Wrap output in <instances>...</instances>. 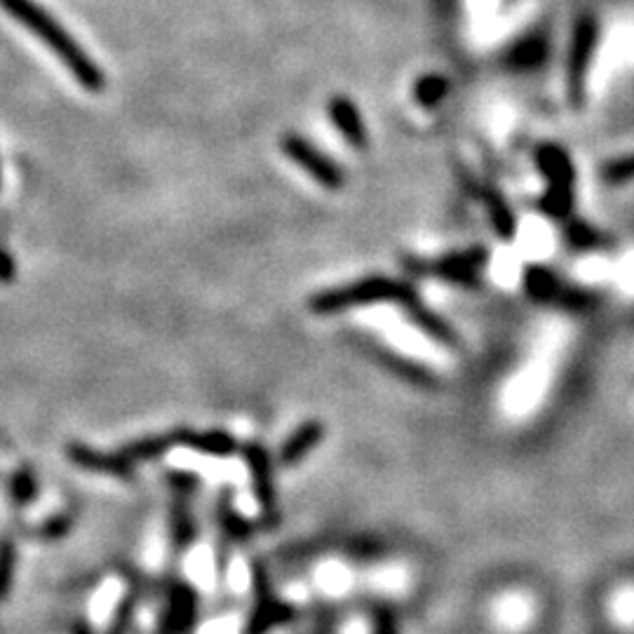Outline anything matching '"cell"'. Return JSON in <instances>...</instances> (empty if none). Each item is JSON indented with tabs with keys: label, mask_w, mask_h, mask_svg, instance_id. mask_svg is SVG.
Wrapping results in <instances>:
<instances>
[{
	"label": "cell",
	"mask_w": 634,
	"mask_h": 634,
	"mask_svg": "<svg viewBox=\"0 0 634 634\" xmlns=\"http://www.w3.org/2000/svg\"><path fill=\"white\" fill-rule=\"evenodd\" d=\"M177 442V435L170 437H146V440H139L125 447L120 454H123L130 463H139V461H151V458L165 454L170 449V444Z\"/></svg>",
	"instance_id": "8fae6325"
},
{
	"label": "cell",
	"mask_w": 634,
	"mask_h": 634,
	"mask_svg": "<svg viewBox=\"0 0 634 634\" xmlns=\"http://www.w3.org/2000/svg\"><path fill=\"white\" fill-rule=\"evenodd\" d=\"M322 437H325V426H322V423L310 421L306 423V426H301L285 444H282V451H280L282 465L299 463L301 458L315 447V444H320Z\"/></svg>",
	"instance_id": "ba28073f"
},
{
	"label": "cell",
	"mask_w": 634,
	"mask_h": 634,
	"mask_svg": "<svg viewBox=\"0 0 634 634\" xmlns=\"http://www.w3.org/2000/svg\"><path fill=\"white\" fill-rule=\"evenodd\" d=\"M444 97V83L440 78H423L421 83L416 85V99L421 104H435Z\"/></svg>",
	"instance_id": "5bb4252c"
},
{
	"label": "cell",
	"mask_w": 634,
	"mask_h": 634,
	"mask_svg": "<svg viewBox=\"0 0 634 634\" xmlns=\"http://www.w3.org/2000/svg\"><path fill=\"white\" fill-rule=\"evenodd\" d=\"M10 494H12V498H15V503H19V505L31 503L33 498L38 496V480H36V475H33L31 468H19L15 475H12Z\"/></svg>",
	"instance_id": "4fadbf2b"
},
{
	"label": "cell",
	"mask_w": 634,
	"mask_h": 634,
	"mask_svg": "<svg viewBox=\"0 0 634 634\" xmlns=\"http://www.w3.org/2000/svg\"><path fill=\"white\" fill-rule=\"evenodd\" d=\"M177 442L188 444V447L198 449V451H202V454H212V456H228L235 451V442L224 433L195 435V433H188V430H184V433H177Z\"/></svg>",
	"instance_id": "9c48e42d"
},
{
	"label": "cell",
	"mask_w": 634,
	"mask_h": 634,
	"mask_svg": "<svg viewBox=\"0 0 634 634\" xmlns=\"http://www.w3.org/2000/svg\"><path fill=\"white\" fill-rule=\"evenodd\" d=\"M245 456L249 465H252L256 496H259L263 510L271 512L275 498H273V475H271V461H268V454L261 447L252 444V447L245 449Z\"/></svg>",
	"instance_id": "8992f818"
},
{
	"label": "cell",
	"mask_w": 634,
	"mask_h": 634,
	"mask_svg": "<svg viewBox=\"0 0 634 634\" xmlns=\"http://www.w3.org/2000/svg\"><path fill=\"white\" fill-rule=\"evenodd\" d=\"M66 531H69V519L59 517V519H52L50 524H45L40 534H43L45 538H59V536H64Z\"/></svg>",
	"instance_id": "2e32d148"
},
{
	"label": "cell",
	"mask_w": 634,
	"mask_h": 634,
	"mask_svg": "<svg viewBox=\"0 0 634 634\" xmlns=\"http://www.w3.org/2000/svg\"><path fill=\"white\" fill-rule=\"evenodd\" d=\"M287 618H292V611L287 606H282L275 599H263V602L256 606L252 620H249L247 634H263L266 630H271L275 623H285Z\"/></svg>",
	"instance_id": "30bf717a"
},
{
	"label": "cell",
	"mask_w": 634,
	"mask_h": 634,
	"mask_svg": "<svg viewBox=\"0 0 634 634\" xmlns=\"http://www.w3.org/2000/svg\"><path fill=\"white\" fill-rule=\"evenodd\" d=\"M414 294L407 285L402 282L388 280V278H369L357 282V285L343 287V289H329V292L317 294L310 301V308L315 313H339V310L364 306V303H376V301H407Z\"/></svg>",
	"instance_id": "7a4b0ae2"
},
{
	"label": "cell",
	"mask_w": 634,
	"mask_h": 634,
	"mask_svg": "<svg viewBox=\"0 0 634 634\" xmlns=\"http://www.w3.org/2000/svg\"><path fill=\"white\" fill-rule=\"evenodd\" d=\"M69 458L87 470L106 472L113 477H130L132 472V463L123 454H99V451L87 449L83 444H71Z\"/></svg>",
	"instance_id": "277c9868"
},
{
	"label": "cell",
	"mask_w": 634,
	"mask_h": 634,
	"mask_svg": "<svg viewBox=\"0 0 634 634\" xmlns=\"http://www.w3.org/2000/svg\"><path fill=\"white\" fill-rule=\"evenodd\" d=\"M0 3H3V8H8L19 22L29 26L43 43H47V47L69 66L73 78H76L80 85L92 92L104 87V73H101L99 66L94 64L92 59L85 55L83 47H80L55 19L47 15L45 10H40L33 0H0Z\"/></svg>",
	"instance_id": "6da1fadb"
},
{
	"label": "cell",
	"mask_w": 634,
	"mask_h": 634,
	"mask_svg": "<svg viewBox=\"0 0 634 634\" xmlns=\"http://www.w3.org/2000/svg\"><path fill=\"white\" fill-rule=\"evenodd\" d=\"M195 613V595L184 585H177L172 592V604L167 611L165 623L160 627V634H181L193 623Z\"/></svg>",
	"instance_id": "52a82bcc"
},
{
	"label": "cell",
	"mask_w": 634,
	"mask_h": 634,
	"mask_svg": "<svg viewBox=\"0 0 634 634\" xmlns=\"http://www.w3.org/2000/svg\"><path fill=\"white\" fill-rule=\"evenodd\" d=\"M329 113H332L334 125L339 127V132L350 141V144L353 146L367 144V130H364L360 111L355 109V104H350V101L343 97H336L332 99V104H329Z\"/></svg>",
	"instance_id": "5b68a950"
},
{
	"label": "cell",
	"mask_w": 634,
	"mask_h": 634,
	"mask_svg": "<svg viewBox=\"0 0 634 634\" xmlns=\"http://www.w3.org/2000/svg\"><path fill=\"white\" fill-rule=\"evenodd\" d=\"M17 569V548L12 538L0 541V602L10 595L12 580H15Z\"/></svg>",
	"instance_id": "7c38bea8"
},
{
	"label": "cell",
	"mask_w": 634,
	"mask_h": 634,
	"mask_svg": "<svg viewBox=\"0 0 634 634\" xmlns=\"http://www.w3.org/2000/svg\"><path fill=\"white\" fill-rule=\"evenodd\" d=\"M12 280H15V261L5 249H0V282L10 285Z\"/></svg>",
	"instance_id": "9a60e30c"
},
{
	"label": "cell",
	"mask_w": 634,
	"mask_h": 634,
	"mask_svg": "<svg viewBox=\"0 0 634 634\" xmlns=\"http://www.w3.org/2000/svg\"><path fill=\"white\" fill-rule=\"evenodd\" d=\"M282 148H285V153L296 165L303 167V170H306L315 181H320L322 186L339 188L343 184L341 167L336 165L329 155L322 153L315 144H310L308 139L299 137V134H289V137L282 141Z\"/></svg>",
	"instance_id": "3957f363"
}]
</instances>
